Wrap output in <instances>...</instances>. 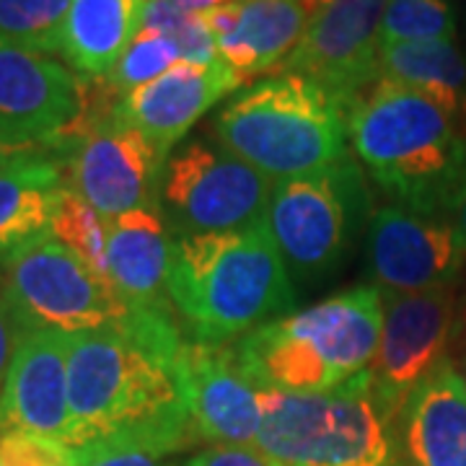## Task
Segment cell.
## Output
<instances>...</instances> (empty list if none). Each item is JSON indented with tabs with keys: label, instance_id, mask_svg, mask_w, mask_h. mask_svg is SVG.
I'll use <instances>...</instances> for the list:
<instances>
[{
	"label": "cell",
	"instance_id": "cell-2",
	"mask_svg": "<svg viewBox=\"0 0 466 466\" xmlns=\"http://www.w3.org/2000/svg\"><path fill=\"white\" fill-rule=\"evenodd\" d=\"M348 140L397 205L449 218L466 192V130L433 99L379 78L345 106Z\"/></svg>",
	"mask_w": 466,
	"mask_h": 466
},
{
	"label": "cell",
	"instance_id": "cell-33",
	"mask_svg": "<svg viewBox=\"0 0 466 466\" xmlns=\"http://www.w3.org/2000/svg\"><path fill=\"white\" fill-rule=\"evenodd\" d=\"M21 334H24L21 324L11 314V309L5 306V300L0 299V400H3L8 368H11V360H14V352H16Z\"/></svg>",
	"mask_w": 466,
	"mask_h": 466
},
{
	"label": "cell",
	"instance_id": "cell-6",
	"mask_svg": "<svg viewBox=\"0 0 466 466\" xmlns=\"http://www.w3.org/2000/svg\"><path fill=\"white\" fill-rule=\"evenodd\" d=\"M116 99L101 78L84 81L81 115L60 135L66 187L104 218L158 210L167 164L148 137L116 119Z\"/></svg>",
	"mask_w": 466,
	"mask_h": 466
},
{
	"label": "cell",
	"instance_id": "cell-24",
	"mask_svg": "<svg viewBox=\"0 0 466 466\" xmlns=\"http://www.w3.org/2000/svg\"><path fill=\"white\" fill-rule=\"evenodd\" d=\"M73 0H0V39L26 50L60 55Z\"/></svg>",
	"mask_w": 466,
	"mask_h": 466
},
{
	"label": "cell",
	"instance_id": "cell-18",
	"mask_svg": "<svg viewBox=\"0 0 466 466\" xmlns=\"http://www.w3.org/2000/svg\"><path fill=\"white\" fill-rule=\"evenodd\" d=\"M394 433L404 466H466V394L451 358L412 389Z\"/></svg>",
	"mask_w": 466,
	"mask_h": 466
},
{
	"label": "cell",
	"instance_id": "cell-20",
	"mask_svg": "<svg viewBox=\"0 0 466 466\" xmlns=\"http://www.w3.org/2000/svg\"><path fill=\"white\" fill-rule=\"evenodd\" d=\"M174 236L158 210L109 218V280L130 311H174L168 296Z\"/></svg>",
	"mask_w": 466,
	"mask_h": 466
},
{
	"label": "cell",
	"instance_id": "cell-22",
	"mask_svg": "<svg viewBox=\"0 0 466 466\" xmlns=\"http://www.w3.org/2000/svg\"><path fill=\"white\" fill-rule=\"evenodd\" d=\"M66 189L60 158L26 164L0 177V265L50 236L52 218Z\"/></svg>",
	"mask_w": 466,
	"mask_h": 466
},
{
	"label": "cell",
	"instance_id": "cell-37",
	"mask_svg": "<svg viewBox=\"0 0 466 466\" xmlns=\"http://www.w3.org/2000/svg\"><path fill=\"white\" fill-rule=\"evenodd\" d=\"M453 360V358H451ZM453 366H456V373H459V379H461V386H464V394H466V348L461 350V355L453 360Z\"/></svg>",
	"mask_w": 466,
	"mask_h": 466
},
{
	"label": "cell",
	"instance_id": "cell-21",
	"mask_svg": "<svg viewBox=\"0 0 466 466\" xmlns=\"http://www.w3.org/2000/svg\"><path fill=\"white\" fill-rule=\"evenodd\" d=\"M146 3L148 0H73L60 57H66L81 78H106L140 32Z\"/></svg>",
	"mask_w": 466,
	"mask_h": 466
},
{
	"label": "cell",
	"instance_id": "cell-16",
	"mask_svg": "<svg viewBox=\"0 0 466 466\" xmlns=\"http://www.w3.org/2000/svg\"><path fill=\"white\" fill-rule=\"evenodd\" d=\"M0 431H24L67 446V334L24 329L0 400Z\"/></svg>",
	"mask_w": 466,
	"mask_h": 466
},
{
	"label": "cell",
	"instance_id": "cell-11",
	"mask_svg": "<svg viewBox=\"0 0 466 466\" xmlns=\"http://www.w3.org/2000/svg\"><path fill=\"white\" fill-rule=\"evenodd\" d=\"M386 0H314L306 34L280 73H300L348 106L379 81Z\"/></svg>",
	"mask_w": 466,
	"mask_h": 466
},
{
	"label": "cell",
	"instance_id": "cell-29",
	"mask_svg": "<svg viewBox=\"0 0 466 466\" xmlns=\"http://www.w3.org/2000/svg\"><path fill=\"white\" fill-rule=\"evenodd\" d=\"M0 466H76V451L42 435L3 431Z\"/></svg>",
	"mask_w": 466,
	"mask_h": 466
},
{
	"label": "cell",
	"instance_id": "cell-10",
	"mask_svg": "<svg viewBox=\"0 0 466 466\" xmlns=\"http://www.w3.org/2000/svg\"><path fill=\"white\" fill-rule=\"evenodd\" d=\"M456 306L453 285L412 296H383L381 339L368 373L373 401L391 428L412 389L449 358Z\"/></svg>",
	"mask_w": 466,
	"mask_h": 466
},
{
	"label": "cell",
	"instance_id": "cell-13",
	"mask_svg": "<svg viewBox=\"0 0 466 466\" xmlns=\"http://www.w3.org/2000/svg\"><path fill=\"white\" fill-rule=\"evenodd\" d=\"M177 383L200 441L254 449L262 428V389L244 370L233 342L184 339L177 355Z\"/></svg>",
	"mask_w": 466,
	"mask_h": 466
},
{
	"label": "cell",
	"instance_id": "cell-23",
	"mask_svg": "<svg viewBox=\"0 0 466 466\" xmlns=\"http://www.w3.org/2000/svg\"><path fill=\"white\" fill-rule=\"evenodd\" d=\"M379 78L433 99L466 130V55L456 42L433 39L383 47Z\"/></svg>",
	"mask_w": 466,
	"mask_h": 466
},
{
	"label": "cell",
	"instance_id": "cell-4",
	"mask_svg": "<svg viewBox=\"0 0 466 466\" xmlns=\"http://www.w3.org/2000/svg\"><path fill=\"white\" fill-rule=\"evenodd\" d=\"M216 140L267 179L283 182L348 158V115L311 78L275 73L220 109Z\"/></svg>",
	"mask_w": 466,
	"mask_h": 466
},
{
	"label": "cell",
	"instance_id": "cell-30",
	"mask_svg": "<svg viewBox=\"0 0 466 466\" xmlns=\"http://www.w3.org/2000/svg\"><path fill=\"white\" fill-rule=\"evenodd\" d=\"M76 451V466H167L164 453L127 435H112Z\"/></svg>",
	"mask_w": 466,
	"mask_h": 466
},
{
	"label": "cell",
	"instance_id": "cell-26",
	"mask_svg": "<svg viewBox=\"0 0 466 466\" xmlns=\"http://www.w3.org/2000/svg\"><path fill=\"white\" fill-rule=\"evenodd\" d=\"M433 39H456V16L451 0H386L381 50Z\"/></svg>",
	"mask_w": 466,
	"mask_h": 466
},
{
	"label": "cell",
	"instance_id": "cell-35",
	"mask_svg": "<svg viewBox=\"0 0 466 466\" xmlns=\"http://www.w3.org/2000/svg\"><path fill=\"white\" fill-rule=\"evenodd\" d=\"M177 5H182L192 14H210V11H218V8H226V5H233L238 0H171Z\"/></svg>",
	"mask_w": 466,
	"mask_h": 466
},
{
	"label": "cell",
	"instance_id": "cell-17",
	"mask_svg": "<svg viewBox=\"0 0 466 466\" xmlns=\"http://www.w3.org/2000/svg\"><path fill=\"white\" fill-rule=\"evenodd\" d=\"M314 14V0H238L202 14L216 36L223 63L249 84L265 73H280L299 47Z\"/></svg>",
	"mask_w": 466,
	"mask_h": 466
},
{
	"label": "cell",
	"instance_id": "cell-1",
	"mask_svg": "<svg viewBox=\"0 0 466 466\" xmlns=\"http://www.w3.org/2000/svg\"><path fill=\"white\" fill-rule=\"evenodd\" d=\"M184 339L174 311H130L116 324L67 334V446L112 435L164 456L195 446L200 438L177 383Z\"/></svg>",
	"mask_w": 466,
	"mask_h": 466
},
{
	"label": "cell",
	"instance_id": "cell-3",
	"mask_svg": "<svg viewBox=\"0 0 466 466\" xmlns=\"http://www.w3.org/2000/svg\"><path fill=\"white\" fill-rule=\"evenodd\" d=\"M168 296L184 337L202 345H231L296 309L267 220L247 231L177 236Z\"/></svg>",
	"mask_w": 466,
	"mask_h": 466
},
{
	"label": "cell",
	"instance_id": "cell-14",
	"mask_svg": "<svg viewBox=\"0 0 466 466\" xmlns=\"http://www.w3.org/2000/svg\"><path fill=\"white\" fill-rule=\"evenodd\" d=\"M84 106V78L45 52L0 39V133L60 140Z\"/></svg>",
	"mask_w": 466,
	"mask_h": 466
},
{
	"label": "cell",
	"instance_id": "cell-12",
	"mask_svg": "<svg viewBox=\"0 0 466 466\" xmlns=\"http://www.w3.org/2000/svg\"><path fill=\"white\" fill-rule=\"evenodd\" d=\"M366 262L383 296H412L456 285L466 259L449 218L391 202L368 223Z\"/></svg>",
	"mask_w": 466,
	"mask_h": 466
},
{
	"label": "cell",
	"instance_id": "cell-9",
	"mask_svg": "<svg viewBox=\"0 0 466 466\" xmlns=\"http://www.w3.org/2000/svg\"><path fill=\"white\" fill-rule=\"evenodd\" d=\"M0 299L21 329L76 334L130 317L115 285L52 233L0 265Z\"/></svg>",
	"mask_w": 466,
	"mask_h": 466
},
{
	"label": "cell",
	"instance_id": "cell-25",
	"mask_svg": "<svg viewBox=\"0 0 466 466\" xmlns=\"http://www.w3.org/2000/svg\"><path fill=\"white\" fill-rule=\"evenodd\" d=\"M50 233L60 244H66L67 249L76 251L86 265L94 267L99 275L109 280V265H106L109 218H104L99 210H94L76 192L66 189L60 202H57Z\"/></svg>",
	"mask_w": 466,
	"mask_h": 466
},
{
	"label": "cell",
	"instance_id": "cell-7",
	"mask_svg": "<svg viewBox=\"0 0 466 466\" xmlns=\"http://www.w3.org/2000/svg\"><path fill=\"white\" fill-rule=\"evenodd\" d=\"M370 213L363 171L352 158L275 182L267 226L293 278L314 283L345 262Z\"/></svg>",
	"mask_w": 466,
	"mask_h": 466
},
{
	"label": "cell",
	"instance_id": "cell-38",
	"mask_svg": "<svg viewBox=\"0 0 466 466\" xmlns=\"http://www.w3.org/2000/svg\"><path fill=\"white\" fill-rule=\"evenodd\" d=\"M391 466H404V464H401V459H400V456H397V459H394V464H391Z\"/></svg>",
	"mask_w": 466,
	"mask_h": 466
},
{
	"label": "cell",
	"instance_id": "cell-36",
	"mask_svg": "<svg viewBox=\"0 0 466 466\" xmlns=\"http://www.w3.org/2000/svg\"><path fill=\"white\" fill-rule=\"evenodd\" d=\"M453 334H461L466 339V288L464 293L459 296V306H456V329Z\"/></svg>",
	"mask_w": 466,
	"mask_h": 466
},
{
	"label": "cell",
	"instance_id": "cell-32",
	"mask_svg": "<svg viewBox=\"0 0 466 466\" xmlns=\"http://www.w3.org/2000/svg\"><path fill=\"white\" fill-rule=\"evenodd\" d=\"M179 466H275L267 461L257 449L244 446H210V449L195 453L189 461Z\"/></svg>",
	"mask_w": 466,
	"mask_h": 466
},
{
	"label": "cell",
	"instance_id": "cell-27",
	"mask_svg": "<svg viewBox=\"0 0 466 466\" xmlns=\"http://www.w3.org/2000/svg\"><path fill=\"white\" fill-rule=\"evenodd\" d=\"M140 29L167 34L182 52V60L198 66H216L223 63L218 42L202 14H192L171 0H148Z\"/></svg>",
	"mask_w": 466,
	"mask_h": 466
},
{
	"label": "cell",
	"instance_id": "cell-5",
	"mask_svg": "<svg viewBox=\"0 0 466 466\" xmlns=\"http://www.w3.org/2000/svg\"><path fill=\"white\" fill-rule=\"evenodd\" d=\"M254 449L275 466H391L394 428L373 401L370 373L321 394L262 389Z\"/></svg>",
	"mask_w": 466,
	"mask_h": 466
},
{
	"label": "cell",
	"instance_id": "cell-19",
	"mask_svg": "<svg viewBox=\"0 0 466 466\" xmlns=\"http://www.w3.org/2000/svg\"><path fill=\"white\" fill-rule=\"evenodd\" d=\"M285 324L317 350L345 383L376 358L383 329V296L373 283L355 285L300 314L285 317Z\"/></svg>",
	"mask_w": 466,
	"mask_h": 466
},
{
	"label": "cell",
	"instance_id": "cell-31",
	"mask_svg": "<svg viewBox=\"0 0 466 466\" xmlns=\"http://www.w3.org/2000/svg\"><path fill=\"white\" fill-rule=\"evenodd\" d=\"M60 158L63 161V143L60 140H32L11 133H0V177L26 164Z\"/></svg>",
	"mask_w": 466,
	"mask_h": 466
},
{
	"label": "cell",
	"instance_id": "cell-34",
	"mask_svg": "<svg viewBox=\"0 0 466 466\" xmlns=\"http://www.w3.org/2000/svg\"><path fill=\"white\" fill-rule=\"evenodd\" d=\"M451 226H453V233H456V244H459V249L464 254L466 259V192L461 200L453 205V210H451Z\"/></svg>",
	"mask_w": 466,
	"mask_h": 466
},
{
	"label": "cell",
	"instance_id": "cell-15",
	"mask_svg": "<svg viewBox=\"0 0 466 466\" xmlns=\"http://www.w3.org/2000/svg\"><path fill=\"white\" fill-rule=\"evenodd\" d=\"M241 86V78L226 63L198 66L179 60L156 81L122 94L115 115L119 122L148 137L153 148L168 158L198 119Z\"/></svg>",
	"mask_w": 466,
	"mask_h": 466
},
{
	"label": "cell",
	"instance_id": "cell-8",
	"mask_svg": "<svg viewBox=\"0 0 466 466\" xmlns=\"http://www.w3.org/2000/svg\"><path fill=\"white\" fill-rule=\"evenodd\" d=\"M275 182L205 137L171 150L161 171L158 210L168 233L247 231L267 220Z\"/></svg>",
	"mask_w": 466,
	"mask_h": 466
},
{
	"label": "cell",
	"instance_id": "cell-28",
	"mask_svg": "<svg viewBox=\"0 0 466 466\" xmlns=\"http://www.w3.org/2000/svg\"><path fill=\"white\" fill-rule=\"evenodd\" d=\"M179 60H182V52L174 45V39L153 29H140L127 45V50L122 52V57L116 60L112 73L101 81L109 86L116 96H122L137 86L156 81Z\"/></svg>",
	"mask_w": 466,
	"mask_h": 466
}]
</instances>
